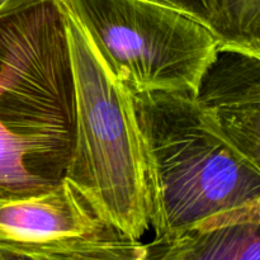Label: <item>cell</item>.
I'll return each mask as SVG.
<instances>
[{
    "instance_id": "obj_7",
    "label": "cell",
    "mask_w": 260,
    "mask_h": 260,
    "mask_svg": "<svg viewBox=\"0 0 260 260\" xmlns=\"http://www.w3.org/2000/svg\"><path fill=\"white\" fill-rule=\"evenodd\" d=\"M147 246L152 260H260V206L215 216Z\"/></svg>"
},
{
    "instance_id": "obj_8",
    "label": "cell",
    "mask_w": 260,
    "mask_h": 260,
    "mask_svg": "<svg viewBox=\"0 0 260 260\" xmlns=\"http://www.w3.org/2000/svg\"><path fill=\"white\" fill-rule=\"evenodd\" d=\"M2 260H152L147 244L111 226L95 233L41 243L0 241Z\"/></svg>"
},
{
    "instance_id": "obj_13",
    "label": "cell",
    "mask_w": 260,
    "mask_h": 260,
    "mask_svg": "<svg viewBox=\"0 0 260 260\" xmlns=\"http://www.w3.org/2000/svg\"><path fill=\"white\" fill-rule=\"evenodd\" d=\"M0 260H2V259H0Z\"/></svg>"
},
{
    "instance_id": "obj_3",
    "label": "cell",
    "mask_w": 260,
    "mask_h": 260,
    "mask_svg": "<svg viewBox=\"0 0 260 260\" xmlns=\"http://www.w3.org/2000/svg\"><path fill=\"white\" fill-rule=\"evenodd\" d=\"M58 8L65 25L75 108L65 179L99 220L141 240L150 230L149 198L134 96L104 62L78 19Z\"/></svg>"
},
{
    "instance_id": "obj_4",
    "label": "cell",
    "mask_w": 260,
    "mask_h": 260,
    "mask_svg": "<svg viewBox=\"0 0 260 260\" xmlns=\"http://www.w3.org/2000/svg\"><path fill=\"white\" fill-rule=\"evenodd\" d=\"M78 19L132 94L198 95L220 42L180 10L147 0H53Z\"/></svg>"
},
{
    "instance_id": "obj_12",
    "label": "cell",
    "mask_w": 260,
    "mask_h": 260,
    "mask_svg": "<svg viewBox=\"0 0 260 260\" xmlns=\"http://www.w3.org/2000/svg\"><path fill=\"white\" fill-rule=\"evenodd\" d=\"M147 2H152V3H157V4H162V3H160L159 0H147ZM162 5H165V4H162Z\"/></svg>"
},
{
    "instance_id": "obj_6",
    "label": "cell",
    "mask_w": 260,
    "mask_h": 260,
    "mask_svg": "<svg viewBox=\"0 0 260 260\" xmlns=\"http://www.w3.org/2000/svg\"><path fill=\"white\" fill-rule=\"evenodd\" d=\"M104 226L66 179L41 194L0 200V241L41 243L86 235Z\"/></svg>"
},
{
    "instance_id": "obj_10",
    "label": "cell",
    "mask_w": 260,
    "mask_h": 260,
    "mask_svg": "<svg viewBox=\"0 0 260 260\" xmlns=\"http://www.w3.org/2000/svg\"><path fill=\"white\" fill-rule=\"evenodd\" d=\"M159 2L194 18L196 20L206 25L215 35V37L217 36L221 23L222 0H159Z\"/></svg>"
},
{
    "instance_id": "obj_11",
    "label": "cell",
    "mask_w": 260,
    "mask_h": 260,
    "mask_svg": "<svg viewBox=\"0 0 260 260\" xmlns=\"http://www.w3.org/2000/svg\"><path fill=\"white\" fill-rule=\"evenodd\" d=\"M42 2L45 0H0V15L17 12V10L32 7V5Z\"/></svg>"
},
{
    "instance_id": "obj_1",
    "label": "cell",
    "mask_w": 260,
    "mask_h": 260,
    "mask_svg": "<svg viewBox=\"0 0 260 260\" xmlns=\"http://www.w3.org/2000/svg\"><path fill=\"white\" fill-rule=\"evenodd\" d=\"M75 132L62 13L53 0L0 15V200L55 189Z\"/></svg>"
},
{
    "instance_id": "obj_2",
    "label": "cell",
    "mask_w": 260,
    "mask_h": 260,
    "mask_svg": "<svg viewBox=\"0 0 260 260\" xmlns=\"http://www.w3.org/2000/svg\"><path fill=\"white\" fill-rule=\"evenodd\" d=\"M132 96L154 240L260 206V173L226 140L197 95L155 91Z\"/></svg>"
},
{
    "instance_id": "obj_9",
    "label": "cell",
    "mask_w": 260,
    "mask_h": 260,
    "mask_svg": "<svg viewBox=\"0 0 260 260\" xmlns=\"http://www.w3.org/2000/svg\"><path fill=\"white\" fill-rule=\"evenodd\" d=\"M217 40L222 47L260 53V0H222Z\"/></svg>"
},
{
    "instance_id": "obj_5",
    "label": "cell",
    "mask_w": 260,
    "mask_h": 260,
    "mask_svg": "<svg viewBox=\"0 0 260 260\" xmlns=\"http://www.w3.org/2000/svg\"><path fill=\"white\" fill-rule=\"evenodd\" d=\"M197 98L226 140L260 173V53L220 46Z\"/></svg>"
}]
</instances>
